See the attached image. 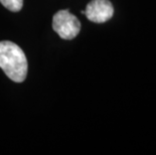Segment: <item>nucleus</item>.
I'll return each mask as SVG.
<instances>
[{
	"instance_id": "1",
	"label": "nucleus",
	"mask_w": 156,
	"mask_h": 155,
	"mask_svg": "<svg viewBox=\"0 0 156 155\" xmlns=\"http://www.w3.org/2000/svg\"><path fill=\"white\" fill-rule=\"evenodd\" d=\"M0 68L11 81L24 82L27 75V60L22 49L14 42L0 41Z\"/></svg>"
},
{
	"instance_id": "2",
	"label": "nucleus",
	"mask_w": 156,
	"mask_h": 155,
	"mask_svg": "<svg viewBox=\"0 0 156 155\" xmlns=\"http://www.w3.org/2000/svg\"><path fill=\"white\" fill-rule=\"evenodd\" d=\"M54 30L64 39H73L81 30V23L74 14L69 13V9L59 10L52 18Z\"/></svg>"
},
{
	"instance_id": "3",
	"label": "nucleus",
	"mask_w": 156,
	"mask_h": 155,
	"mask_svg": "<svg viewBox=\"0 0 156 155\" xmlns=\"http://www.w3.org/2000/svg\"><path fill=\"white\" fill-rule=\"evenodd\" d=\"M85 14L92 22L103 23L112 18L114 8L109 0H92L86 7Z\"/></svg>"
},
{
	"instance_id": "4",
	"label": "nucleus",
	"mask_w": 156,
	"mask_h": 155,
	"mask_svg": "<svg viewBox=\"0 0 156 155\" xmlns=\"http://www.w3.org/2000/svg\"><path fill=\"white\" fill-rule=\"evenodd\" d=\"M1 4L8 10L17 12L22 8L23 0H0Z\"/></svg>"
}]
</instances>
